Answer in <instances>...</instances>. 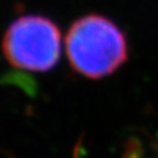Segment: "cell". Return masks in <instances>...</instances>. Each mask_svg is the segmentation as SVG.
<instances>
[{
    "instance_id": "3",
    "label": "cell",
    "mask_w": 158,
    "mask_h": 158,
    "mask_svg": "<svg viewBox=\"0 0 158 158\" xmlns=\"http://www.w3.org/2000/svg\"><path fill=\"white\" fill-rule=\"evenodd\" d=\"M80 154H81V148H80V143H77L73 149V158H80Z\"/></svg>"
},
{
    "instance_id": "2",
    "label": "cell",
    "mask_w": 158,
    "mask_h": 158,
    "mask_svg": "<svg viewBox=\"0 0 158 158\" xmlns=\"http://www.w3.org/2000/svg\"><path fill=\"white\" fill-rule=\"evenodd\" d=\"M3 51L6 60L18 69L49 71L60 59V29L52 20L41 15L21 16L5 31Z\"/></svg>"
},
{
    "instance_id": "1",
    "label": "cell",
    "mask_w": 158,
    "mask_h": 158,
    "mask_svg": "<svg viewBox=\"0 0 158 158\" xmlns=\"http://www.w3.org/2000/svg\"><path fill=\"white\" fill-rule=\"evenodd\" d=\"M66 55L76 72L87 78H102L126 62L127 39L112 20L90 14L70 26L66 35Z\"/></svg>"
}]
</instances>
